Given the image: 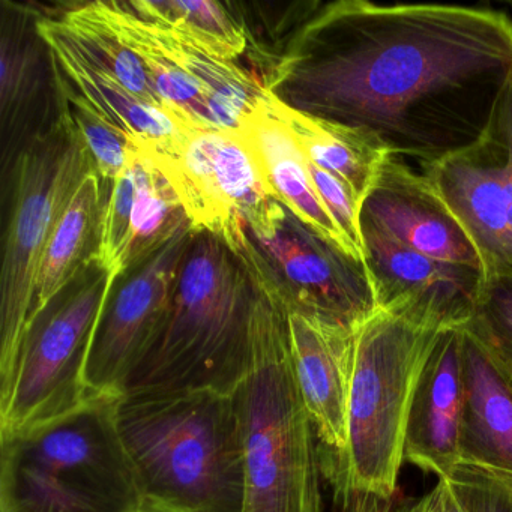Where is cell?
<instances>
[{"label": "cell", "mask_w": 512, "mask_h": 512, "mask_svg": "<svg viewBox=\"0 0 512 512\" xmlns=\"http://www.w3.org/2000/svg\"><path fill=\"white\" fill-rule=\"evenodd\" d=\"M265 85L298 112L434 163L484 139L512 85V20L490 8L317 4Z\"/></svg>", "instance_id": "cell-1"}, {"label": "cell", "mask_w": 512, "mask_h": 512, "mask_svg": "<svg viewBox=\"0 0 512 512\" xmlns=\"http://www.w3.org/2000/svg\"><path fill=\"white\" fill-rule=\"evenodd\" d=\"M251 359L236 389L244 440V512H323L319 439L299 392L287 311L250 239Z\"/></svg>", "instance_id": "cell-2"}, {"label": "cell", "mask_w": 512, "mask_h": 512, "mask_svg": "<svg viewBox=\"0 0 512 512\" xmlns=\"http://www.w3.org/2000/svg\"><path fill=\"white\" fill-rule=\"evenodd\" d=\"M116 425L142 512H244V440L233 395L131 392L116 400Z\"/></svg>", "instance_id": "cell-3"}, {"label": "cell", "mask_w": 512, "mask_h": 512, "mask_svg": "<svg viewBox=\"0 0 512 512\" xmlns=\"http://www.w3.org/2000/svg\"><path fill=\"white\" fill-rule=\"evenodd\" d=\"M251 299L244 256L218 236L196 232L166 328L124 394L197 389L235 394L250 368Z\"/></svg>", "instance_id": "cell-4"}, {"label": "cell", "mask_w": 512, "mask_h": 512, "mask_svg": "<svg viewBox=\"0 0 512 512\" xmlns=\"http://www.w3.org/2000/svg\"><path fill=\"white\" fill-rule=\"evenodd\" d=\"M113 395L28 430L0 431V512H142Z\"/></svg>", "instance_id": "cell-5"}, {"label": "cell", "mask_w": 512, "mask_h": 512, "mask_svg": "<svg viewBox=\"0 0 512 512\" xmlns=\"http://www.w3.org/2000/svg\"><path fill=\"white\" fill-rule=\"evenodd\" d=\"M439 332L382 310L359 329L346 451L320 460L329 482L394 497L413 389Z\"/></svg>", "instance_id": "cell-6"}, {"label": "cell", "mask_w": 512, "mask_h": 512, "mask_svg": "<svg viewBox=\"0 0 512 512\" xmlns=\"http://www.w3.org/2000/svg\"><path fill=\"white\" fill-rule=\"evenodd\" d=\"M56 101L55 121L26 143L13 167L0 286V385L13 373L34 307L38 272L53 230L85 176L95 170L91 154L58 92Z\"/></svg>", "instance_id": "cell-7"}, {"label": "cell", "mask_w": 512, "mask_h": 512, "mask_svg": "<svg viewBox=\"0 0 512 512\" xmlns=\"http://www.w3.org/2000/svg\"><path fill=\"white\" fill-rule=\"evenodd\" d=\"M139 148L166 176L194 230L218 236L233 251L241 250L247 229L266 238L283 215L284 205L275 196L259 151L245 130L184 121L172 143Z\"/></svg>", "instance_id": "cell-8"}, {"label": "cell", "mask_w": 512, "mask_h": 512, "mask_svg": "<svg viewBox=\"0 0 512 512\" xmlns=\"http://www.w3.org/2000/svg\"><path fill=\"white\" fill-rule=\"evenodd\" d=\"M112 286L106 269L94 262L28 320L13 373L0 385V431L28 430L92 397L86 364Z\"/></svg>", "instance_id": "cell-9"}, {"label": "cell", "mask_w": 512, "mask_h": 512, "mask_svg": "<svg viewBox=\"0 0 512 512\" xmlns=\"http://www.w3.org/2000/svg\"><path fill=\"white\" fill-rule=\"evenodd\" d=\"M247 236L287 313L358 332L379 310L367 263L317 235L286 206L271 235L247 229Z\"/></svg>", "instance_id": "cell-10"}, {"label": "cell", "mask_w": 512, "mask_h": 512, "mask_svg": "<svg viewBox=\"0 0 512 512\" xmlns=\"http://www.w3.org/2000/svg\"><path fill=\"white\" fill-rule=\"evenodd\" d=\"M197 230L179 232L122 275L104 302L86 364L91 395L121 397L166 328L182 263Z\"/></svg>", "instance_id": "cell-11"}, {"label": "cell", "mask_w": 512, "mask_h": 512, "mask_svg": "<svg viewBox=\"0 0 512 512\" xmlns=\"http://www.w3.org/2000/svg\"><path fill=\"white\" fill-rule=\"evenodd\" d=\"M365 263L377 308L433 331L469 322L481 289V272L416 253L361 217Z\"/></svg>", "instance_id": "cell-12"}, {"label": "cell", "mask_w": 512, "mask_h": 512, "mask_svg": "<svg viewBox=\"0 0 512 512\" xmlns=\"http://www.w3.org/2000/svg\"><path fill=\"white\" fill-rule=\"evenodd\" d=\"M503 167L499 116L484 139L424 166V175L478 250L484 280L512 274Z\"/></svg>", "instance_id": "cell-13"}, {"label": "cell", "mask_w": 512, "mask_h": 512, "mask_svg": "<svg viewBox=\"0 0 512 512\" xmlns=\"http://www.w3.org/2000/svg\"><path fill=\"white\" fill-rule=\"evenodd\" d=\"M361 217L416 253L482 274L481 256L472 239L427 176L394 155L383 164Z\"/></svg>", "instance_id": "cell-14"}, {"label": "cell", "mask_w": 512, "mask_h": 512, "mask_svg": "<svg viewBox=\"0 0 512 512\" xmlns=\"http://www.w3.org/2000/svg\"><path fill=\"white\" fill-rule=\"evenodd\" d=\"M293 370L319 439L320 460L340 458L347 446L356 334L287 313Z\"/></svg>", "instance_id": "cell-15"}, {"label": "cell", "mask_w": 512, "mask_h": 512, "mask_svg": "<svg viewBox=\"0 0 512 512\" xmlns=\"http://www.w3.org/2000/svg\"><path fill=\"white\" fill-rule=\"evenodd\" d=\"M461 344V329L437 335L416 380L404 433V461L439 479L460 464Z\"/></svg>", "instance_id": "cell-16"}, {"label": "cell", "mask_w": 512, "mask_h": 512, "mask_svg": "<svg viewBox=\"0 0 512 512\" xmlns=\"http://www.w3.org/2000/svg\"><path fill=\"white\" fill-rule=\"evenodd\" d=\"M461 331L460 464L512 482V376Z\"/></svg>", "instance_id": "cell-17"}, {"label": "cell", "mask_w": 512, "mask_h": 512, "mask_svg": "<svg viewBox=\"0 0 512 512\" xmlns=\"http://www.w3.org/2000/svg\"><path fill=\"white\" fill-rule=\"evenodd\" d=\"M37 29L68 82L110 121L127 131L136 145L160 148L178 139L184 121L169 110L136 97L94 64L71 40L59 20L38 17Z\"/></svg>", "instance_id": "cell-18"}, {"label": "cell", "mask_w": 512, "mask_h": 512, "mask_svg": "<svg viewBox=\"0 0 512 512\" xmlns=\"http://www.w3.org/2000/svg\"><path fill=\"white\" fill-rule=\"evenodd\" d=\"M242 130L247 131L256 145L277 199L305 226L353 256L340 227L314 187L304 152L292 131L272 109L269 91Z\"/></svg>", "instance_id": "cell-19"}, {"label": "cell", "mask_w": 512, "mask_h": 512, "mask_svg": "<svg viewBox=\"0 0 512 512\" xmlns=\"http://www.w3.org/2000/svg\"><path fill=\"white\" fill-rule=\"evenodd\" d=\"M269 101L305 157L343 181L362 208L391 152L370 134L298 112L271 92Z\"/></svg>", "instance_id": "cell-20"}, {"label": "cell", "mask_w": 512, "mask_h": 512, "mask_svg": "<svg viewBox=\"0 0 512 512\" xmlns=\"http://www.w3.org/2000/svg\"><path fill=\"white\" fill-rule=\"evenodd\" d=\"M106 200L103 181L92 170L77 188L47 244L29 319L61 295L89 265L97 262Z\"/></svg>", "instance_id": "cell-21"}, {"label": "cell", "mask_w": 512, "mask_h": 512, "mask_svg": "<svg viewBox=\"0 0 512 512\" xmlns=\"http://www.w3.org/2000/svg\"><path fill=\"white\" fill-rule=\"evenodd\" d=\"M137 16L185 38L223 61L239 62L250 46L247 26L223 4L211 0H134Z\"/></svg>", "instance_id": "cell-22"}, {"label": "cell", "mask_w": 512, "mask_h": 512, "mask_svg": "<svg viewBox=\"0 0 512 512\" xmlns=\"http://www.w3.org/2000/svg\"><path fill=\"white\" fill-rule=\"evenodd\" d=\"M0 41V110L5 131L14 130L37 98L47 46L38 34L37 14L8 5Z\"/></svg>", "instance_id": "cell-23"}, {"label": "cell", "mask_w": 512, "mask_h": 512, "mask_svg": "<svg viewBox=\"0 0 512 512\" xmlns=\"http://www.w3.org/2000/svg\"><path fill=\"white\" fill-rule=\"evenodd\" d=\"M59 23L94 64L115 77L136 97L152 106L166 109L149 77L148 68L107 22L98 2L71 7L62 14Z\"/></svg>", "instance_id": "cell-24"}, {"label": "cell", "mask_w": 512, "mask_h": 512, "mask_svg": "<svg viewBox=\"0 0 512 512\" xmlns=\"http://www.w3.org/2000/svg\"><path fill=\"white\" fill-rule=\"evenodd\" d=\"M142 152L145 154V170L119 262L118 280L130 269L154 256L179 232L191 226L172 185L155 166L152 158L143 149Z\"/></svg>", "instance_id": "cell-25"}, {"label": "cell", "mask_w": 512, "mask_h": 512, "mask_svg": "<svg viewBox=\"0 0 512 512\" xmlns=\"http://www.w3.org/2000/svg\"><path fill=\"white\" fill-rule=\"evenodd\" d=\"M52 64L56 92L64 100L101 181L103 184L106 182L112 185L127 167L136 142L127 131L110 121L82 92L68 82L53 56Z\"/></svg>", "instance_id": "cell-26"}, {"label": "cell", "mask_w": 512, "mask_h": 512, "mask_svg": "<svg viewBox=\"0 0 512 512\" xmlns=\"http://www.w3.org/2000/svg\"><path fill=\"white\" fill-rule=\"evenodd\" d=\"M464 331L512 376V274L485 278Z\"/></svg>", "instance_id": "cell-27"}, {"label": "cell", "mask_w": 512, "mask_h": 512, "mask_svg": "<svg viewBox=\"0 0 512 512\" xmlns=\"http://www.w3.org/2000/svg\"><path fill=\"white\" fill-rule=\"evenodd\" d=\"M143 170L145 154L139 146H134L124 172L110 185V193L104 206L97 262L101 268L106 269L113 284L118 281L119 262L130 230L131 214L139 194Z\"/></svg>", "instance_id": "cell-28"}, {"label": "cell", "mask_w": 512, "mask_h": 512, "mask_svg": "<svg viewBox=\"0 0 512 512\" xmlns=\"http://www.w3.org/2000/svg\"><path fill=\"white\" fill-rule=\"evenodd\" d=\"M446 481L461 512H512V482L494 473L458 464Z\"/></svg>", "instance_id": "cell-29"}, {"label": "cell", "mask_w": 512, "mask_h": 512, "mask_svg": "<svg viewBox=\"0 0 512 512\" xmlns=\"http://www.w3.org/2000/svg\"><path fill=\"white\" fill-rule=\"evenodd\" d=\"M307 166L320 199L323 200L335 223L340 227L353 256L365 262L361 226L362 208L358 200L355 199L350 188L337 176L320 169L308 158Z\"/></svg>", "instance_id": "cell-30"}, {"label": "cell", "mask_w": 512, "mask_h": 512, "mask_svg": "<svg viewBox=\"0 0 512 512\" xmlns=\"http://www.w3.org/2000/svg\"><path fill=\"white\" fill-rule=\"evenodd\" d=\"M334 490L332 512H395L392 497L353 490L341 482H331Z\"/></svg>", "instance_id": "cell-31"}, {"label": "cell", "mask_w": 512, "mask_h": 512, "mask_svg": "<svg viewBox=\"0 0 512 512\" xmlns=\"http://www.w3.org/2000/svg\"><path fill=\"white\" fill-rule=\"evenodd\" d=\"M500 134H502L503 152H505V193L506 218H508L509 244L512 254V85L509 86L499 115Z\"/></svg>", "instance_id": "cell-32"}, {"label": "cell", "mask_w": 512, "mask_h": 512, "mask_svg": "<svg viewBox=\"0 0 512 512\" xmlns=\"http://www.w3.org/2000/svg\"><path fill=\"white\" fill-rule=\"evenodd\" d=\"M395 512H461L446 479H439L424 496Z\"/></svg>", "instance_id": "cell-33"}]
</instances>
